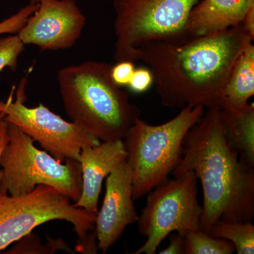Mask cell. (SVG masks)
<instances>
[{
    "instance_id": "cell-1",
    "label": "cell",
    "mask_w": 254,
    "mask_h": 254,
    "mask_svg": "<svg viewBox=\"0 0 254 254\" xmlns=\"http://www.w3.org/2000/svg\"><path fill=\"white\" fill-rule=\"evenodd\" d=\"M242 24L206 36L150 41L139 50L164 106L221 107L222 92L246 45Z\"/></svg>"
},
{
    "instance_id": "cell-2",
    "label": "cell",
    "mask_w": 254,
    "mask_h": 254,
    "mask_svg": "<svg viewBox=\"0 0 254 254\" xmlns=\"http://www.w3.org/2000/svg\"><path fill=\"white\" fill-rule=\"evenodd\" d=\"M192 171L201 183L200 230L208 233L218 220L252 221L254 217V167L227 144L220 107L205 109L183 141L182 158L172 172Z\"/></svg>"
},
{
    "instance_id": "cell-3",
    "label": "cell",
    "mask_w": 254,
    "mask_h": 254,
    "mask_svg": "<svg viewBox=\"0 0 254 254\" xmlns=\"http://www.w3.org/2000/svg\"><path fill=\"white\" fill-rule=\"evenodd\" d=\"M113 65L86 61L60 68L58 82L72 123L100 141L123 140L141 110L113 81Z\"/></svg>"
},
{
    "instance_id": "cell-4",
    "label": "cell",
    "mask_w": 254,
    "mask_h": 254,
    "mask_svg": "<svg viewBox=\"0 0 254 254\" xmlns=\"http://www.w3.org/2000/svg\"><path fill=\"white\" fill-rule=\"evenodd\" d=\"M205 110L202 106L187 105L175 118L160 125L136 119L124 138L133 200L168 180L181 160L185 136Z\"/></svg>"
},
{
    "instance_id": "cell-5",
    "label": "cell",
    "mask_w": 254,
    "mask_h": 254,
    "mask_svg": "<svg viewBox=\"0 0 254 254\" xmlns=\"http://www.w3.org/2000/svg\"><path fill=\"white\" fill-rule=\"evenodd\" d=\"M73 225L78 237V252L95 254L98 250L96 215L75 206L71 200L48 185H38L31 192L12 196L0 187V251L52 220Z\"/></svg>"
},
{
    "instance_id": "cell-6",
    "label": "cell",
    "mask_w": 254,
    "mask_h": 254,
    "mask_svg": "<svg viewBox=\"0 0 254 254\" xmlns=\"http://www.w3.org/2000/svg\"><path fill=\"white\" fill-rule=\"evenodd\" d=\"M8 125L9 141L0 158V187L10 195H26L38 185L53 187L76 202L81 193L79 162L55 159L38 149L34 141L13 124Z\"/></svg>"
},
{
    "instance_id": "cell-7",
    "label": "cell",
    "mask_w": 254,
    "mask_h": 254,
    "mask_svg": "<svg viewBox=\"0 0 254 254\" xmlns=\"http://www.w3.org/2000/svg\"><path fill=\"white\" fill-rule=\"evenodd\" d=\"M198 0H115L114 57L118 63L139 60L150 41L185 38L187 19Z\"/></svg>"
},
{
    "instance_id": "cell-8",
    "label": "cell",
    "mask_w": 254,
    "mask_h": 254,
    "mask_svg": "<svg viewBox=\"0 0 254 254\" xmlns=\"http://www.w3.org/2000/svg\"><path fill=\"white\" fill-rule=\"evenodd\" d=\"M197 183L193 172L187 171L151 190L137 220L138 232L146 241L133 254H154L172 232L185 237L200 230L202 206Z\"/></svg>"
},
{
    "instance_id": "cell-9",
    "label": "cell",
    "mask_w": 254,
    "mask_h": 254,
    "mask_svg": "<svg viewBox=\"0 0 254 254\" xmlns=\"http://www.w3.org/2000/svg\"><path fill=\"white\" fill-rule=\"evenodd\" d=\"M26 79L23 78L16 92L15 101H0V114L7 123L13 124L38 141L42 148L57 160L78 161L82 149L99 145V139L72 122H68L52 112L43 103L28 108L26 100Z\"/></svg>"
},
{
    "instance_id": "cell-10",
    "label": "cell",
    "mask_w": 254,
    "mask_h": 254,
    "mask_svg": "<svg viewBox=\"0 0 254 254\" xmlns=\"http://www.w3.org/2000/svg\"><path fill=\"white\" fill-rule=\"evenodd\" d=\"M86 21L76 0H41L17 35L26 46L50 51L69 49L81 38Z\"/></svg>"
},
{
    "instance_id": "cell-11",
    "label": "cell",
    "mask_w": 254,
    "mask_h": 254,
    "mask_svg": "<svg viewBox=\"0 0 254 254\" xmlns=\"http://www.w3.org/2000/svg\"><path fill=\"white\" fill-rule=\"evenodd\" d=\"M106 190L101 208L96 215L95 230L98 247L106 254L128 225L138 218L132 196V176L127 161L106 177Z\"/></svg>"
},
{
    "instance_id": "cell-12",
    "label": "cell",
    "mask_w": 254,
    "mask_h": 254,
    "mask_svg": "<svg viewBox=\"0 0 254 254\" xmlns=\"http://www.w3.org/2000/svg\"><path fill=\"white\" fill-rule=\"evenodd\" d=\"M127 159L126 147L122 139L103 141L82 149L78 158L81 168V193L75 206L97 215L103 180Z\"/></svg>"
},
{
    "instance_id": "cell-13",
    "label": "cell",
    "mask_w": 254,
    "mask_h": 254,
    "mask_svg": "<svg viewBox=\"0 0 254 254\" xmlns=\"http://www.w3.org/2000/svg\"><path fill=\"white\" fill-rule=\"evenodd\" d=\"M254 0H203L190 11L185 38L206 36L242 24Z\"/></svg>"
},
{
    "instance_id": "cell-14",
    "label": "cell",
    "mask_w": 254,
    "mask_h": 254,
    "mask_svg": "<svg viewBox=\"0 0 254 254\" xmlns=\"http://www.w3.org/2000/svg\"><path fill=\"white\" fill-rule=\"evenodd\" d=\"M220 120L227 144L254 167V105L221 107Z\"/></svg>"
},
{
    "instance_id": "cell-15",
    "label": "cell",
    "mask_w": 254,
    "mask_h": 254,
    "mask_svg": "<svg viewBox=\"0 0 254 254\" xmlns=\"http://www.w3.org/2000/svg\"><path fill=\"white\" fill-rule=\"evenodd\" d=\"M254 94V46L250 41L232 68L222 92L221 107H245Z\"/></svg>"
},
{
    "instance_id": "cell-16",
    "label": "cell",
    "mask_w": 254,
    "mask_h": 254,
    "mask_svg": "<svg viewBox=\"0 0 254 254\" xmlns=\"http://www.w3.org/2000/svg\"><path fill=\"white\" fill-rule=\"evenodd\" d=\"M215 238L231 242L238 254H254V225L252 221L228 222L219 220L209 230Z\"/></svg>"
},
{
    "instance_id": "cell-17",
    "label": "cell",
    "mask_w": 254,
    "mask_h": 254,
    "mask_svg": "<svg viewBox=\"0 0 254 254\" xmlns=\"http://www.w3.org/2000/svg\"><path fill=\"white\" fill-rule=\"evenodd\" d=\"M183 238L185 254H232L235 252L231 242L200 230L188 232Z\"/></svg>"
},
{
    "instance_id": "cell-18",
    "label": "cell",
    "mask_w": 254,
    "mask_h": 254,
    "mask_svg": "<svg viewBox=\"0 0 254 254\" xmlns=\"http://www.w3.org/2000/svg\"><path fill=\"white\" fill-rule=\"evenodd\" d=\"M25 46L26 45L17 34L0 37V73L6 67L11 71H16L18 59L24 52Z\"/></svg>"
},
{
    "instance_id": "cell-19",
    "label": "cell",
    "mask_w": 254,
    "mask_h": 254,
    "mask_svg": "<svg viewBox=\"0 0 254 254\" xmlns=\"http://www.w3.org/2000/svg\"><path fill=\"white\" fill-rule=\"evenodd\" d=\"M36 235H31V232L20 240V243L15 246L9 252L11 254H52L57 250L71 252V250L61 240H49L48 245H42Z\"/></svg>"
},
{
    "instance_id": "cell-20",
    "label": "cell",
    "mask_w": 254,
    "mask_h": 254,
    "mask_svg": "<svg viewBox=\"0 0 254 254\" xmlns=\"http://www.w3.org/2000/svg\"><path fill=\"white\" fill-rule=\"evenodd\" d=\"M39 4L30 2L10 17L0 22V35L17 34L28 18L38 8Z\"/></svg>"
},
{
    "instance_id": "cell-21",
    "label": "cell",
    "mask_w": 254,
    "mask_h": 254,
    "mask_svg": "<svg viewBox=\"0 0 254 254\" xmlns=\"http://www.w3.org/2000/svg\"><path fill=\"white\" fill-rule=\"evenodd\" d=\"M153 83V76L148 68H135L128 87L134 93H141L148 91Z\"/></svg>"
},
{
    "instance_id": "cell-22",
    "label": "cell",
    "mask_w": 254,
    "mask_h": 254,
    "mask_svg": "<svg viewBox=\"0 0 254 254\" xmlns=\"http://www.w3.org/2000/svg\"><path fill=\"white\" fill-rule=\"evenodd\" d=\"M134 70L133 62H119L117 64L113 65L111 70L112 78L118 86H128Z\"/></svg>"
},
{
    "instance_id": "cell-23",
    "label": "cell",
    "mask_w": 254,
    "mask_h": 254,
    "mask_svg": "<svg viewBox=\"0 0 254 254\" xmlns=\"http://www.w3.org/2000/svg\"><path fill=\"white\" fill-rule=\"evenodd\" d=\"M170 245L165 250L160 252V254H183L185 253L184 238L179 234L173 233L168 235Z\"/></svg>"
},
{
    "instance_id": "cell-24",
    "label": "cell",
    "mask_w": 254,
    "mask_h": 254,
    "mask_svg": "<svg viewBox=\"0 0 254 254\" xmlns=\"http://www.w3.org/2000/svg\"><path fill=\"white\" fill-rule=\"evenodd\" d=\"M7 122L3 118V115L0 114V158L3 150L9 141V133H8Z\"/></svg>"
},
{
    "instance_id": "cell-25",
    "label": "cell",
    "mask_w": 254,
    "mask_h": 254,
    "mask_svg": "<svg viewBox=\"0 0 254 254\" xmlns=\"http://www.w3.org/2000/svg\"><path fill=\"white\" fill-rule=\"evenodd\" d=\"M245 31L252 38H254V6H252L250 11L246 15L245 19L242 23Z\"/></svg>"
},
{
    "instance_id": "cell-26",
    "label": "cell",
    "mask_w": 254,
    "mask_h": 254,
    "mask_svg": "<svg viewBox=\"0 0 254 254\" xmlns=\"http://www.w3.org/2000/svg\"><path fill=\"white\" fill-rule=\"evenodd\" d=\"M30 2L35 3V4H39L41 2V0H29Z\"/></svg>"
}]
</instances>
